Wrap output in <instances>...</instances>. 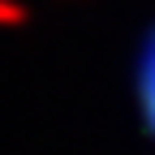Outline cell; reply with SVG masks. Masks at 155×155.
I'll list each match as a JSON object with an SVG mask.
<instances>
[{
    "label": "cell",
    "mask_w": 155,
    "mask_h": 155,
    "mask_svg": "<svg viewBox=\"0 0 155 155\" xmlns=\"http://www.w3.org/2000/svg\"><path fill=\"white\" fill-rule=\"evenodd\" d=\"M134 91H138V112L147 121V134L155 142V30L147 35L142 56H138V73H134Z\"/></svg>",
    "instance_id": "1"
}]
</instances>
